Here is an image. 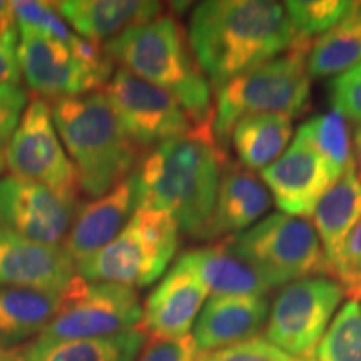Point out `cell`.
Here are the masks:
<instances>
[{
  "label": "cell",
  "mask_w": 361,
  "mask_h": 361,
  "mask_svg": "<svg viewBox=\"0 0 361 361\" xmlns=\"http://www.w3.org/2000/svg\"><path fill=\"white\" fill-rule=\"evenodd\" d=\"M296 135L308 142L322 157L333 183H336L353 162L350 129L340 112L313 116L298 128Z\"/></svg>",
  "instance_id": "27"
},
{
  "label": "cell",
  "mask_w": 361,
  "mask_h": 361,
  "mask_svg": "<svg viewBox=\"0 0 361 361\" xmlns=\"http://www.w3.org/2000/svg\"><path fill=\"white\" fill-rule=\"evenodd\" d=\"M200 356L192 335H188L179 340H151L134 361H200Z\"/></svg>",
  "instance_id": "34"
},
{
  "label": "cell",
  "mask_w": 361,
  "mask_h": 361,
  "mask_svg": "<svg viewBox=\"0 0 361 361\" xmlns=\"http://www.w3.org/2000/svg\"><path fill=\"white\" fill-rule=\"evenodd\" d=\"M62 245H44L0 228V286L32 288L64 296L79 281Z\"/></svg>",
  "instance_id": "14"
},
{
  "label": "cell",
  "mask_w": 361,
  "mask_h": 361,
  "mask_svg": "<svg viewBox=\"0 0 361 361\" xmlns=\"http://www.w3.org/2000/svg\"><path fill=\"white\" fill-rule=\"evenodd\" d=\"M135 209L133 174L104 196L80 204L62 245L75 266L114 241Z\"/></svg>",
  "instance_id": "17"
},
{
  "label": "cell",
  "mask_w": 361,
  "mask_h": 361,
  "mask_svg": "<svg viewBox=\"0 0 361 361\" xmlns=\"http://www.w3.org/2000/svg\"><path fill=\"white\" fill-rule=\"evenodd\" d=\"M361 219V179L351 162L346 173L328 188L314 207L313 226L326 259V274L331 268L351 229Z\"/></svg>",
  "instance_id": "22"
},
{
  "label": "cell",
  "mask_w": 361,
  "mask_h": 361,
  "mask_svg": "<svg viewBox=\"0 0 361 361\" xmlns=\"http://www.w3.org/2000/svg\"><path fill=\"white\" fill-rule=\"evenodd\" d=\"M142 306L134 288L117 283H87L82 278L64 295L61 310L32 340L37 345L96 340L137 328Z\"/></svg>",
  "instance_id": "8"
},
{
  "label": "cell",
  "mask_w": 361,
  "mask_h": 361,
  "mask_svg": "<svg viewBox=\"0 0 361 361\" xmlns=\"http://www.w3.org/2000/svg\"><path fill=\"white\" fill-rule=\"evenodd\" d=\"M179 233L164 211L135 209L114 241L78 264L79 276L87 283L146 288L168 269L179 247Z\"/></svg>",
  "instance_id": "6"
},
{
  "label": "cell",
  "mask_w": 361,
  "mask_h": 361,
  "mask_svg": "<svg viewBox=\"0 0 361 361\" xmlns=\"http://www.w3.org/2000/svg\"><path fill=\"white\" fill-rule=\"evenodd\" d=\"M329 278L340 283L345 296L351 301H361V219L351 229L343 245L340 256L331 268Z\"/></svg>",
  "instance_id": "30"
},
{
  "label": "cell",
  "mask_w": 361,
  "mask_h": 361,
  "mask_svg": "<svg viewBox=\"0 0 361 361\" xmlns=\"http://www.w3.org/2000/svg\"><path fill=\"white\" fill-rule=\"evenodd\" d=\"M226 161L224 149L202 137L159 144L133 173L135 207L164 211L180 233L202 239Z\"/></svg>",
  "instance_id": "2"
},
{
  "label": "cell",
  "mask_w": 361,
  "mask_h": 361,
  "mask_svg": "<svg viewBox=\"0 0 361 361\" xmlns=\"http://www.w3.org/2000/svg\"><path fill=\"white\" fill-rule=\"evenodd\" d=\"M293 119L281 114H259L241 119L231 133V146L239 162L251 171H263L283 154L291 141Z\"/></svg>",
  "instance_id": "25"
},
{
  "label": "cell",
  "mask_w": 361,
  "mask_h": 361,
  "mask_svg": "<svg viewBox=\"0 0 361 361\" xmlns=\"http://www.w3.org/2000/svg\"><path fill=\"white\" fill-rule=\"evenodd\" d=\"M7 169L11 176L47 188L78 204V176L57 134L51 104L45 99L35 97L25 107L8 146Z\"/></svg>",
  "instance_id": "10"
},
{
  "label": "cell",
  "mask_w": 361,
  "mask_h": 361,
  "mask_svg": "<svg viewBox=\"0 0 361 361\" xmlns=\"http://www.w3.org/2000/svg\"><path fill=\"white\" fill-rule=\"evenodd\" d=\"M271 194L263 179L241 162L226 161L213 216L202 239L231 238L255 226L268 213Z\"/></svg>",
  "instance_id": "19"
},
{
  "label": "cell",
  "mask_w": 361,
  "mask_h": 361,
  "mask_svg": "<svg viewBox=\"0 0 361 361\" xmlns=\"http://www.w3.org/2000/svg\"><path fill=\"white\" fill-rule=\"evenodd\" d=\"M104 92L141 151L180 137H202L173 94L126 69L114 71Z\"/></svg>",
  "instance_id": "11"
},
{
  "label": "cell",
  "mask_w": 361,
  "mask_h": 361,
  "mask_svg": "<svg viewBox=\"0 0 361 361\" xmlns=\"http://www.w3.org/2000/svg\"><path fill=\"white\" fill-rule=\"evenodd\" d=\"M78 204L62 200L47 188L19 179L0 178V228L30 241L61 245Z\"/></svg>",
  "instance_id": "13"
},
{
  "label": "cell",
  "mask_w": 361,
  "mask_h": 361,
  "mask_svg": "<svg viewBox=\"0 0 361 361\" xmlns=\"http://www.w3.org/2000/svg\"><path fill=\"white\" fill-rule=\"evenodd\" d=\"M343 298L340 283L328 276L286 284L269 308L266 341L296 358L313 360Z\"/></svg>",
  "instance_id": "9"
},
{
  "label": "cell",
  "mask_w": 361,
  "mask_h": 361,
  "mask_svg": "<svg viewBox=\"0 0 361 361\" xmlns=\"http://www.w3.org/2000/svg\"><path fill=\"white\" fill-rule=\"evenodd\" d=\"M200 361H313L296 358L288 355L286 351L279 350L278 346L271 345L263 338L241 343V345L229 346L209 353H201Z\"/></svg>",
  "instance_id": "33"
},
{
  "label": "cell",
  "mask_w": 361,
  "mask_h": 361,
  "mask_svg": "<svg viewBox=\"0 0 361 361\" xmlns=\"http://www.w3.org/2000/svg\"><path fill=\"white\" fill-rule=\"evenodd\" d=\"M358 7H360V11H361V2H358Z\"/></svg>",
  "instance_id": "38"
},
{
  "label": "cell",
  "mask_w": 361,
  "mask_h": 361,
  "mask_svg": "<svg viewBox=\"0 0 361 361\" xmlns=\"http://www.w3.org/2000/svg\"><path fill=\"white\" fill-rule=\"evenodd\" d=\"M353 164L355 171L361 179V126L355 129V137H353Z\"/></svg>",
  "instance_id": "37"
},
{
  "label": "cell",
  "mask_w": 361,
  "mask_h": 361,
  "mask_svg": "<svg viewBox=\"0 0 361 361\" xmlns=\"http://www.w3.org/2000/svg\"><path fill=\"white\" fill-rule=\"evenodd\" d=\"M361 62V11H355L310 45L306 67L311 79L336 78Z\"/></svg>",
  "instance_id": "26"
},
{
  "label": "cell",
  "mask_w": 361,
  "mask_h": 361,
  "mask_svg": "<svg viewBox=\"0 0 361 361\" xmlns=\"http://www.w3.org/2000/svg\"><path fill=\"white\" fill-rule=\"evenodd\" d=\"M16 25V16H13V2H0V30Z\"/></svg>",
  "instance_id": "36"
},
{
  "label": "cell",
  "mask_w": 361,
  "mask_h": 361,
  "mask_svg": "<svg viewBox=\"0 0 361 361\" xmlns=\"http://www.w3.org/2000/svg\"><path fill=\"white\" fill-rule=\"evenodd\" d=\"M274 204L283 214L306 219L328 191L333 180L316 151L295 135V141L273 164L261 171Z\"/></svg>",
  "instance_id": "16"
},
{
  "label": "cell",
  "mask_w": 361,
  "mask_h": 361,
  "mask_svg": "<svg viewBox=\"0 0 361 361\" xmlns=\"http://www.w3.org/2000/svg\"><path fill=\"white\" fill-rule=\"evenodd\" d=\"M51 107L84 194L96 200L134 173L142 151L126 133L106 92L57 99Z\"/></svg>",
  "instance_id": "4"
},
{
  "label": "cell",
  "mask_w": 361,
  "mask_h": 361,
  "mask_svg": "<svg viewBox=\"0 0 361 361\" xmlns=\"http://www.w3.org/2000/svg\"><path fill=\"white\" fill-rule=\"evenodd\" d=\"M310 40L296 39L290 51L247 71L216 90L214 139L228 146L239 121L250 116L281 114L298 117L310 107L311 78L306 67Z\"/></svg>",
  "instance_id": "5"
},
{
  "label": "cell",
  "mask_w": 361,
  "mask_h": 361,
  "mask_svg": "<svg viewBox=\"0 0 361 361\" xmlns=\"http://www.w3.org/2000/svg\"><path fill=\"white\" fill-rule=\"evenodd\" d=\"M66 24L96 45H106L135 25L162 16L164 6L149 0H62L56 2Z\"/></svg>",
  "instance_id": "20"
},
{
  "label": "cell",
  "mask_w": 361,
  "mask_h": 361,
  "mask_svg": "<svg viewBox=\"0 0 361 361\" xmlns=\"http://www.w3.org/2000/svg\"><path fill=\"white\" fill-rule=\"evenodd\" d=\"M328 99L333 111L361 126V62L329 80Z\"/></svg>",
  "instance_id": "32"
},
{
  "label": "cell",
  "mask_w": 361,
  "mask_h": 361,
  "mask_svg": "<svg viewBox=\"0 0 361 361\" xmlns=\"http://www.w3.org/2000/svg\"><path fill=\"white\" fill-rule=\"evenodd\" d=\"M316 361H361V305L348 301L329 323L318 350Z\"/></svg>",
  "instance_id": "28"
},
{
  "label": "cell",
  "mask_w": 361,
  "mask_h": 361,
  "mask_svg": "<svg viewBox=\"0 0 361 361\" xmlns=\"http://www.w3.org/2000/svg\"><path fill=\"white\" fill-rule=\"evenodd\" d=\"M268 314L264 296H211L197 316L192 338L201 353L241 345L258 338Z\"/></svg>",
  "instance_id": "18"
},
{
  "label": "cell",
  "mask_w": 361,
  "mask_h": 361,
  "mask_svg": "<svg viewBox=\"0 0 361 361\" xmlns=\"http://www.w3.org/2000/svg\"><path fill=\"white\" fill-rule=\"evenodd\" d=\"M121 69L168 90L186 109L202 137L216 141L211 85L194 57L188 32L173 16L156 17L104 45Z\"/></svg>",
  "instance_id": "3"
},
{
  "label": "cell",
  "mask_w": 361,
  "mask_h": 361,
  "mask_svg": "<svg viewBox=\"0 0 361 361\" xmlns=\"http://www.w3.org/2000/svg\"><path fill=\"white\" fill-rule=\"evenodd\" d=\"M19 30L17 57L27 87L42 99L80 97L107 85L114 62L90 64L64 44L32 30Z\"/></svg>",
  "instance_id": "12"
},
{
  "label": "cell",
  "mask_w": 361,
  "mask_h": 361,
  "mask_svg": "<svg viewBox=\"0 0 361 361\" xmlns=\"http://www.w3.org/2000/svg\"><path fill=\"white\" fill-rule=\"evenodd\" d=\"M29 94L20 84L0 85V176L7 169V151L25 107Z\"/></svg>",
  "instance_id": "31"
},
{
  "label": "cell",
  "mask_w": 361,
  "mask_h": 361,
  "mask_svg": "<svg viewBox=\"0 0 361 361\" xmlns=\"http://www.w3.org/2000/svg\"><path fill=\"white\" fill-rule=\"evenodd\" d=\"M17 47H19L17 27L0 30V85L20 82L22 72L19 57H17Z\"/></svg>",
  "instance_id": "35"
},
{
  "label": "cell",
  "mask_w": 361,
  "mask_h": 361,
  "mask_svg": "<svg viewBox=\"0 0 361 361\" xmlns=\"http://www.w3.org/2000/svg\"><path fill=\"white\" fill-rule=\"evenodd\" d=\"M62 300L56 293L0 286V356L35 340L61 310Z\"/></svg>",
  "instance_id": "21"
},
{
  "label": "cell",
  "mask_w": 361,
  "mask_h": 361,
  "mask_svg": "<svg viewBox=\"0 0 361 361\" xmlns=\"http://www.w3.org/2000/svg\"><path fill=\"white\" fill-rule=\"evenodd\" d=\"M356 2L346 0H291L284 2L296 39L310 40L326 34L355 11Z\"/></svg>",
  "instance_id": "29"
},
{
  "label": "cell",
  "mask_w": 361,
  "mask_h": 361,
  "mask_svg": "<svg viewBox=\"0 0 361 361\" xmlns=\"http://www.w3.org/2000/svg\"><path fill=\"white\" fill-rule=\"evenodd\" d=\"M188 37L214 92L296 42L284 4L273 0L201 2L192 11Z\"/></svg>",
  "instance_id": "1"
},
{
  "label": "cell",
  "mask_w": 361,
  "mask_h": 361,
  "mask_svg": "<svg viewBox=\"0 0 361 361\" xmlns=\"http://www.w3.org/2000/svg\"><path fill=\"white\" fill-rule=\"evenodd\" d=\"M221 243L250 264L271 290L316 274L328 276L322 241L306 219L274 213Z\"/></svg>",
  "instance_id": "7"
},
{
  "label": "cell",
  "mask_w": 361,
  "mask_h": 361,
  "mask_svg": "<svg viewBox=\"0 0 361 361\" xmlns=\"http://www.w3.org/2000/svg\"><path fill=\"white\" fill-rule=\"evenodd\" d=\"M209 295L196 269L180 256L142 308L139 329L151 340H179L189 335Z\"/></svg>",
  "instance_id": "15"
},
{
  "label": "cell",
  "mask_w": 361,
  "mask_h": 361,
  "mask_svg": "<svg viewBox=\"0 0 361 361\" xmlns=\"http://www.w3.org/2000/svg\"><path fill=\"white\" fill-rule=\"evenodd\" d=\"M196 269L211 296H266L271 288L223 243L183 255Z\"/></svg>",
  "instance_id": "24"
},
{
  "label": "cell",
  "mask_w": 361,
  "mask_h": 361,
  "mask_svg": "<svg viewBox=\"0 0 361 361\" xmlns=\"http://www.w3.org/2000/svg\"><path fill=\"white\" fill-rule=\"evenodd\" d=\"M147 336L139 328L96 340H74L37 345L30 341L8 351L4 361H134L146 345Z\"/></svg>",
  "instance_id": "23"
},
{
  "label": "cell",
  "mask_w": 361,
  "mask_h": 361,
  "mask_svg": "<svg viewBox=\"0 0 361 361\" xmlns=\"http://www.w3.org/2000/svg\"><path fill=\"white\" fill-rule=\"evenodd\" d=\"M0 361H4V360H2V358H0Z\"/></svg>",
  "instance_id": "39"
}]
</instances>
